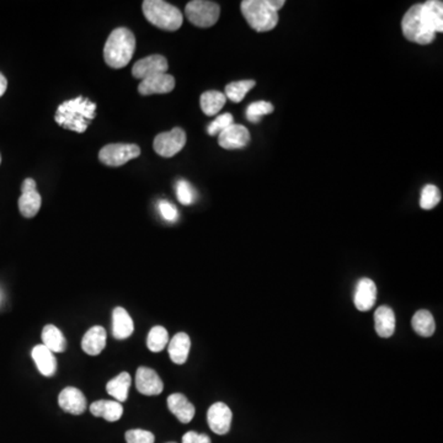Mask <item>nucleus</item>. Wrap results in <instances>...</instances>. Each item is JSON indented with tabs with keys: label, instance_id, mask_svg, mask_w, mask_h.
<instances>
[{
	"label": "nucleus",
	"instance_id": "nucleus-1",
	"mask_svg": "<svg viewBox=\"0 0 443 443\" xmlns=\"http://www.w3.org/2000/svg\"><path fill=\"white\" fill-rule=\"evenodd\" d=\"M96 116V104L84 96L62 103L57 109L54 120L64 130L84 133L90 121Z\"/></svg>",
	"mask_w": 443,
	"mask_h": 443
},
{
	"label": "nucleus",
	"instance_id": "nucleus-2",
	"mask_svg": "<svg viewBox=\"0 0 443 443\" xmlns=\"http://www.w3.org/2000/svg\"><path fill=\"white\" fill-rule=\"evenodd\" d=\"M283 5V0H244L241 9L250 28L258 33H266L276 28L278 10L282 9Z\"/></svg>",
	"mask_w": 443,
	"mask_h": 443
},
{
	"label": "nucleus",
	"instance_id": "nucleus-3",
	"mask_svg": "<svg viewBox=\"0 0 443 443\" xmlns=\"http://www.w3.org/2000/svg\"><path fill=\"white\" fill-rule=\"evenodd\" d=\"M134 50L136 38L132 31L126 28H115L105 43V62L113 69L125 68L132 59Z\"/></svg>",
	"mask_w": 443,
	"mask_h": 443
},
{
	"label": "nucleus",
	"instance_id": "nucleus-4",
	"mask_svg": "<svg viewBox=\"0 0 443 443\" xmlns=\"http://www.w3.org/2000/svg\"><path fill=\"white\" fill-rule=\"evenodd\" d=\"M142 10L151 25L166 31L179 30L184 21L181 11L163 0H146L143 1Z\"/></svg>",
	"mask_w": 443,
	"mask_h": 443
},
{
	"label": "nucleus",
	"instance_id": "nucleus-5",
	"mask_svg": "<svg viewBox=\"0 0 443 443\" xmlns=\"http://www.w3.org/2000/svg\"><path fill=\"white\" fill-rule=\"evenodd\" d=\"M401 28L406 40L419 45H430L436 38V33L425 26L421 19V4L411 6L401 21Z\"/></svg>",
	"mask_w": 443,
	"mask_h": 443
},
{
	"label": "nucleus",
	"instance_id": "nucleus-6",
	"mask_svg": "<svg viewBox=\"0 0 443 443\" xmlns=\"http://www.w3.org/2000/svg\"><path fill=\"white\" fill-rule=\"evenodd\" d=\"M185 15L190 23L197 28H211L219 19L221 8L214 1L194 0L186 5Z\"/></svg>",
	"mask_w": 443,
	"mask_h": 443
},
{
	"label": "nucleus",
	"instance_id": "nucleus-7",
	"mask_svg": "<svg viewBox=\"0 0 443 443\" xmlns=\"http://www.w3.org/2000/svg\"><path fill=\"white\" fill-rule=\"evenodd\" d=\"M141 156V148L137 144L128 143H113L101 148L99 151V159L103 164L108 166H125L132 159Z\"/></svg>",
	"mask_w": 443,
	"mask_h": 443
},
{
	"label": "nucleus",
	"instance_id": "nucleus-8",
	"mask_svg": "<svg viewBox=\"0 0 443 443\" xmlns=\"http://www.w3.org/2000/svg\"><path fill=\"white\" fill-rule=\"evenodd\" d=\"M186 144V133L180 127H175L169 132L159 133L154 138V151L158 156L171 158L183 151Z\"/></svg>",
	"mask_w": 443,
	"mask_h": 443
},
{
	"label": "nucleus",
	"instance_id": "nucleus-9",
	"mask_svg": "<svg viewBox=\"0 0 443 443\" xmlns=\"http://www.w3.org/2000/svg\"><path fill=\"white\" fill-rule=\"evenodd\" d=\"M21 192L23 194L19 198L20 213L25 218L35 217L40 211L41 203H42L41 195L36 188V181L31 178L25 179L23 186H21Z\"/></svg>",
	"mask_w": 443,
	"mask_h": 443
},
{
	"label": "nucleus",
	"instance_id": "nucleus-10",
	"mask_svg": "<svg viewBox=\"0 0 443 443\" xmlns=\"http://www.w3.org/2000/svg\"><path fill=\"white\" fill-rule=\"evenodd\" d=\"M231 419H233L231 410L229 409V406L224 403L218 401L208 409V425H209V429L212 430L214 434H228L231 430Z\"/></svg>",
	"mask_w": 443,
	"mask_h": 443
},
{
	"label": "nucleus",
	"instance_id": "nucleus-11",
	"mask_svg": "<svg viewBox=\"0 0 443 443\" xmlns=\"http://www.w3.org/2000/svg\"><path fill=\"white\" fill-rule=\"evenodd\" d=\"M168 68L169 66H168L166 57L161 56V54H151V56L143 58L141 61L136 62V64L132 68V74L134 78L143 81L148 76L166 73Z\"/></svg>",
	"mask_w": 443,
	"mask_h": 443
},
{
	"label": "nucleus",
	"instance_id": "nucleus-12",
	"mask_svg": "<svg viewBox=\"0 0 443 443\" xmlns=\"http://www.w3.org/2000/svg\"><path fill=\"white\" fill-rule=\"evenodd\" d=\"M174 88V76H170L168 73H161L141 81V84L138 85V91L139 94L148 96L153 94H168L173 91Z\"/></svg>",
	"mask_w": 443,
	"mask_h": 443
},
{
	"label": "nucleus",
	"instance_id": "nucleus-13",
	"mask_svg": "<svg viewBox=\"0 0 443 443\" xmlns=\"http://www.w3.org/2000/svg\"><path fill=\"white\" fill-rule=\"evenodd\" d=\"M136 387L144 396H158L164 389V384L154 369L139 367L136 373Z\"/></svg>",
	"mask_w": 443,
	"mask_h": 443
},
{
	"label": "nucleus",
	"instance_id": "nucleus-14",
	"mask_svg": "<svg viewBox=\"0 0 443 443\" xmlns=\"http://www.w3.org/2000/svg\"><path fill=\"white\" fill-rule=\"evenodd\" d=\"M250 133L248 128L233 123L231 126L218 134V143L224 149H239L248 146Z\"/></svg>",
	"mask_w": 443,
	"mask_h": 443
},
{
	"label": "nucleus",
	"instance_id": "nucleus-15",
	"mask_svg": "<svg viewBox=\"0 0 443 443\" xmlns=\"http://www.w3.org/2000/svg\"><path fill=\"white\" fill-rule=\"evenodd\" d=\"M58 404L61 406L62 410L71 415H81L86 410L85 396L76 388H64L58 396Z\"/></svg>",
	"mask_w": 443,
	"mask_h": 443
},
{
	"label": "nucleus",
	"instance_id": "nucleus-16",
	"mask_svg": "<svg viewBox=\"0 0 443 443\" xmlns=\"http://www.w3.org/2000/svg\"><path fill=\"white\" fill-rule=\"evenodd\" d=\"M421 19L432 33L443 31V3L441 0H429L421 4Z\"/></svg>",
	"mask_w": 443,
	"mask_h": 443
},
{
	"label": "nucleus",
	"instance_id": "nucleus-17",
	"mask_svg": "<svg viewBox=\"0 0 443 443\" xmlns=\"http://www.w3.org/2000/svg\"><path fill=\"white\" fill-rule=\"evenodd\" d=\"M377 299V286L369 278L359 280L355 292V306L359 311H367L372 309Z\"/></svg>",
	"mask_w": 443,
	"mask_h": 443
},
{
	"label": "nucleus",
	"instance_id": "nucleus-18",
	"mask_svg": "<svg viewBox=\"0 0 443 443\" xmlns=\"http://www.w3.org/2000/svg\"><path fill=\"white\" fill-rule=\"evenodd\" d=\"M33 359L36 363L38 372L45 377H53L57 372V359L52 351L43 346L36 345L31 351Z\"/></svg>",
	"mask_w": 443,
	"mask_h": 443
},
{
	"label": "nucleus",
	"instance_id": "nucleus-19",
	"mask_svg": "<svg viewBox=\"0 0 443 443\" xmlns=\"http://www.w3.org/2000/svg\"><path fill=\"white\" fill-rule=\"evenodd\" d=\"M106 330L103 326H93L85 333L81 340V349L85 354L90 356H98L106 346Z\"/></svg>",
	"mask_w": 443,
	"mask_h": 443
},
{
	"label": "nucleus",
	"instance_id": "nucleus-20",
	"mask_svg": "<svg viewBox=\"0 0 443 443\" xmlns=\"http://www.w3.org/2000/svg\"><path fill=\"white\" fill-rule=\"evenodd\" d=\"M168 408L183 424H189L194 419V404H191L189 399L181 393H174L168 398Z\"/></svg>",
	"mask_w": 443,
	"mask_h": 443
},
{
	"label": "nucleus",
	"instance_id": "nucleus-21",
	"mask_svg": "<svg viewBox=\"0 0 443 443\" xmlns=\"http://www.w3.org/2000/svg\"><path fill=\"white\" fill-rule=\"evenodd\" d=\"M134 331L132 318L122 306L115 308L113 311V335L116 340L128 339Z\"/></svg>",
	"mask_w": 443,
	"mask_h": 443
},
{
	"label": "nucleus",
	"instance_id": "nucleus-22",
	"mask_svg": "<svg viewBox=\"0 0 443 443\" xmlns=\"http://www.w3.org/2000/svg\"><path fill=\"white\" fill-rule=\"evenodd\" d=\"M374 326L378 336L391 338L396 331V314L393 309L387 306H379L374 313Z\"/></svg>",
	"mask_w": 443,
	"mask_h": 443
},
{
	"label": "nucleus",
	"instance_id": "nucleus-23",
	"mask_svg": "<svg viewBox=\"0 0 443 443\" xmlns=\"http://www.w3.org/2000/svg\"><path fill=\"white\" fill-rule=\"evenodd\" d=\"M190 349H191V340L190 336L185 333H178L173 339L170 340L169 352L170 359L176 364H184L189 357Z\"/></svg>",
	"mask_w": 443,
	"mask_h": 443
},
{
	"label": "nucleus",
	"instance_id": "nucleus-24",
	"mask_svg": "<svg viewBox=\"0 0 443 443\" xmlns=\"http://www.w3.org/2000/svg\"><path fill=\"white\" fill-rule=\"evenodd\" d=\"M90 411L96 418H103L109 422H115L121 419L123 415L122 405L121 403L116 401H105L104 399V401H94L90 406Z\"/></svg>",
	"mask_w": 443,
	"mask_h": 443
},
{
	"label": "nucleus",
	"instance_id": "nucleus-25",
	"mask_svg": "<svg viewBox=\"0 0 443 443\" xmlns=\"http://www.w3.org/2000/svg\"><path fill=\"white\" fill-rule=\"evenodd\" d=\"M42 345L52 352H64L67 349V340L64 335L57 326L50 324L43 328Z\"/></svg>",
	"mask_w": 443,
	"mask_h": 443
},
{
	"label": "nucleus",
	"instance_id": "nucleus-26",
	"mask_svg": "<svg viewBox=\"0 0 443 443\" xmlns=\"http://www.w3.org/2000/svg\"><path fill=\"white\" fill-rule=\"evenodd\" d=\"M131 383H132L131 376L127 372L120 373L117 377L113 378L106 384V391L110 396L116 399V401L123 403L127 401Z\"/></svg>",
	"mask_w": 443,
	"mask_h": 443
},
{
	"label": "nucleus",
	"instance_id": "nucleus-27",
	"mask_svg": "<svg viewBox=\"0 0 443 443\" xmlns=\"http://www.w3.org/2000/svg\"><path fill=\"white\" fill-rule=\"evenodd\" d=\"M226 101V95L222 94L221 91L211 90V91H206L201 95L200 105H201V110L205 115L214 116L224 108Z\"/></svg>",
	"mask_w": 443,
	"mask_h": 443
},
{
	"label": "nucleus",
	"instance_id": "nucleus-28",
	"mask_svg": "<svg viewBox=\"0 0 443 443\" xmlns=\"http://www.w3.org/2000/svg\"><path fill=\"white\" fill-rule=\"evenodd\" d=\"M411 326H413V329L415 330L416 334L424 336V338L432 336L435 330H436L434 316L429 311H416L415 316H413Z\"/></svg>",
	"mask_w": 443,
	"mask_h": 443
},
{
	"label": "nucleus",
	"instance_id": "nucleus-29",
	"mask_svg": "<svg viewBox=\"0 0 443 443\" xmlns=\"http://www.w3.org/2000/svg\"><path fill=\"white\" fill-rule=\"evenodd\" d=\"M169 344V334L164 326H154L151 328L148 338H146V346L151 352H161L166 349V345Z\"/></svg>",
	"mask_w": 443,
	"mask_h": 443
},
{
	"label": "nucleus",
	"instance_id": "nucleus-30",
	"mask_svg": "<svg viewBox=\"0 0 443 443\" xmlns=\"http://www.w3.org/2000/svg\"><path fill=\"white\" fill-rule=\"evenodd\" d=\"M255 86L254 81H234L226 86V99L231 100L233 103H241V100L246 98V95L249 93L250 90L253 89Z\"/></svg>",
	"mask_w": 443,
	"mask_h": 443
},
{
	"label": "nucleus",
	"instance_id": "nucleus-31",
	"mask_svg": "<svg viewBox=\"0 0 443 443\" xmlns=\"http://www.w3.org/2000/svg\"><path fill=\"white\" fill-rule=\"evenodd\" d=\"M441 201V192L435 185H426L420 198V206L422 209H432Z\"/></svg>",
	"mask_w": 443,
	"mask_h": 443
},
{
	"label": "nucleus",
	"instance_id": "nucleus-32",
	"mask_svg": "<svg viewBox=\"0 0 443 443\" xmlns=\"http://www.w3.org/2000/svg\"><path fill=\"white\" fill-rule=\"evenodd\" d=\"M274 113V106L267 101H256L248 106L246 118L251 122H259L261 116Z\"/></svg>",
	"mask_w": 443,
	"mask_h": 443
},
{
	"label": "nucleus",
	"instance_id": "nucleus-33",
	"mask_svg": "<svg viewBox=\"0 0 443 443\" xmlns=\"http://www.w3.org/2000/svg\"><path fill=\"white\" fill-rule=\"evenodd\" d=\"M234 123V118L231 116V113H226L219 115L213 122L209 123L207 127V132L209 136H216L221 134L224 130L229 127Z\"/></svg>",
	"mask_w": 443,
	"mask_h": 443
},
{
	"label": "nucleus",
	"instance_id": "nucleus-34",
	"mask_svg": "<svg viewBox=\"0 0 443 443\" xmlns=\"http://www.w3.org/2000/svg\"><path fill=\"white\" fill-rule=\"evenodd\" d=\"M176 196H178L180 203H183L185 206H189L194 202L195 191L188 181L180 180L176 184Z\"/></svg>",
	"mask_w": 443,
	"mask_h": 443
},
{
	"label": "nucleus",
	"instance_id": "nucleus-35",
	"mask_svg": "<svg viewBox=\"0 0 443 443\" xmlns=\"http://www.w3.org/2000/svg\"><path fill=\"white\" fill-rule=\"evenodd\" d=\"M127 443H154V435L146 430H130L125 435Z\"/></svg>",
	"mask_w": 443,
	"mask_h": 443
},
{
	"label": "nucleus",
	"instance_id": "nucleus-36",
	"mask_svg": "<svg viewBox=\"0 0 443 443\" xmlns=\"http://www.w3.org/2000/svg\"><path fill=\"white\" fill-rule=\"evenodd\" d=\"M159 211H161V217L168 222L178 221L179 213L174 205L168 202V201H161L159 203Z\"/></svg>",
	"mask_w": 443,
	"mask_h": 443
},
{
	"label": "nucleus",
	"instance_id": "nucleus-37",
	"mask_svg": "<svg viewBox=\"0 0 443 443\" xmlns=\"http://www.w3.org/2000/svg\"><path fill=\"white\" fill-rule=\"evenodd\" d=\"M183 443H211V439L207 435L197 434L195 431H190L184 435Z\"/></svg>",
	"mask_w": 443,
	"mask_h": 443
},
{
	"label": "nucleus",
	"instance_id": "nucleus-38",
	"mask_svg": "<svg viewBox=\"0 0 443 443\" xmlns=\"http://www.w3.org/2000/svg\"><path fill=\"white\" fill-rule=\"evenodd\" d=\"M6 88H8V81H6V78L0 73V98L5 94Z\"/></svg>",
	"mask_w": 443,
	"mask_h": 443
},
{
	"label": "nucleus",
	"instance_id": "nucleus-39",
	"mask_svg": "<svg viewBox=\"0 0 443 443\" xmlns=\"http://www.w3.org/2000/svg\"><path fill=\"white\" fill-rule=\"evenodd\" d=\"M0 164H1V156H0Z\"/></svg>",
	"mask_w": 443,
	"mask_h": 443
},
{
	"label": "nucleus",
	"instance_id": "nucleus-40",
	"mask_svg": "<svg viewBox=\"0 0 443 443\" xmlns=\"http://www.w3.org/2000/svg\"><path fill=\"white\" fill-rule=\"evenodd\" d=\"M169 443H175V442H169Z\"/></svg>",
	"mask_w": 443,
	"mask_h": 443
},
{
	"label": "nucleus",
	"instance_id": "nucleus-41",
	"mask_svg": "<svg viewBox=\"0 0 443 443\" xmlns=\"http://www.w3.org/2000/svg\"><path fill=\"white\" fill-rule=\"evenodd\" d=\"M0 298H1V296H0Z\"/></svg>",
	"mask_w": 443,
	"mask_h": 443
}]
</instances>
